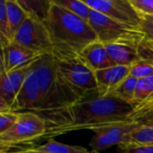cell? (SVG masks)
<instances>
[{
	"label": "cell",
	"instance_id": "1",
	"mask_svg": "<svg viewBox=\"0 0 153 153\" xmlns=\"http://www.w3.org/2000/svg\"><path fill=\"white\" fill-rule=\"evenodd\" d=\"M134 106L112 96L95 95L42 116L47 122L44 138L80 130H95L107 126L129 121ZM132 121V120H131Z\"/></svg>",
	"mask_w": 153,
	"mask_h": 153
},
{
	"label": "cell",
	"instance_id": "2",
	"mask_svg": "<svg viewBox=\"0 0 153 153\" xmlns=\"http://www.w3.org/2000/svg\"><path fill=\"white\" fill-rule=\"evenodd\" d=\"M53 43L52 55L64 57L81 55L98 38L90 23L51 0L48 15L44 22Z\"/></svg>",
	"mask_w": 153,
	"mask_h": 153
},
{
	"label": "cell",
	"instance_id": "3",
	"mask_svg": "<svg viewBox=\"0 0 153 153\" xmlns=\"http://www.w3.org/2000/svg\"><path fill=\"white\" fill-rule=\"evenodd\" d=\"M31 66L41 96L42 108L38 115L42 117L82 100L58 72L52 54L40 56Z\"/></svg>",
	"mask_w": 153,
	"mask_h": 153
},
{
	"label": "cell",
	"instance_id": "4",
	"mask_svg": "<svg viewBox=\"0 0 153 153\" xmlns=\"http://www.w3.org/2000/svg\"><path fill=\"white\" fill-rule=\"evenodd\" d=\"M54 57L60 74L82 100L100 95L95 72L81 55Z\"/></svg>",
	"mask_w": 153,
	"mask_h": 153
},
{
	"label": "cell",
	"instance_id": "5",
	"mask_svg": "<svg viewBox=\"0 0 153 153\" xmlns=\"http://www.w3.org/2000/svg\"><path fill=\"white\" fill-rule=\"evenodd\" d=\"M47 132V122L34 112H19L15 124L6 132L0 134L1 153L11 148L36 139L44 138Z\"/></svg>",
	"mask_w": 153,
	"mask_h": 153
},
{
	"label": "cell",
	"instance_id": "6",
	"mask_svg": "<svg viewBox=\"0 0 153 153\" xmlns=\"http://www.w3.org/2000/svg\"><path fill=\"white\" fill-rule=\"evenodd\" d=\"M89 23L94 30L98 40L102 43L114 41L141 42L145 38V34L140 28L118 22L92 9Z\"/></svg>",
	"mask_w": 153,
	"mask_h": 153
},
{
	"label": "cell",
	"instance_id": "7",
	"mask_svg": "<svg viewBox=\"0 0 153 153\" xmlns=\"http://www.w3.org/2000/svg\"><path fill=\"white\" fill-rule=\"evenodd\" d=\"M13 41L39 55L52 54L53 43L45 23L28 16L14 35Z\"/></svg>",
	"mask_w": 153,
	"mask_h": 153
},
{
	"label": "cell",
	"instance_id": "8",
	"mask_svg": "<svg viewBox=\"0 0 153 153\" xmlns=\"http://www.w3.org/2000/svg\"><path fill=\"white\" fill-rule=\"evenodd\" d=\"M138 126V122L129 120L99 128L94 131L90 146L93 152L98 153L115 145H126L130 134Z\"/></svg>",
	"mask_w": 153,
	"mask_h": 153
},
{
	"label": "cell",
	"instance_id": "9",
	"mask_svg": "<svg viewBox=\"0 0 153 153\" xmlns=\"http://www.w3.org/2000/svg\"><path fill=\"white\" fill-rule=\"evenodd\" d=\"M84 2L92 10L118 22L135 28L141 26L142 15L133 6L130 0H84Z\"/></svg>",
	"mask_w": 153,
	"mask_h": 153
},
{
	"label": "cell",
	"instance_id": "10",
	"mask_svg": "<svg viewBox=\"0 0 153 153\" xmlns=\"http://www.w3.org/2000/svg\"><path fill=\"white\" fill-rule=\"evenodd\" d=\"M30 66L10 73L0 70V113L13 111L15 100L22 87Z\"/></svg>",
	"mask_w": 153,
	"mask_h": 153
},
{
	"label": "cell",
	"instance_id": "11",
	"mask_svg": "<svg viewBox=\"0 0 153 153\" xmlns=\"http://www.w3.org/2000/svg\"><path fill=\"white\" fill-rule=\"evenodd\" d=\"M42 108L41 96L37 82L36 75L32 66L30 65V70L27 74L22 87L15 100L13 107L14 112H34L40 113Z\"/></svg>",
	"mask_w": 153,
	"mask_h": 153
},
{
	"label": "cell",
	"instance_id": "12",
	"mask_svg": "<svg viewBox=\"0 0 153 153\" xmlns=\"http://www.w3.org/2000/svg\"><path fill=\"white\" fill-rule=\"evenodd\" d=\"M1 68L5 73L30 66L40 56L13 41L1 43Z\"/></svg>",
	"mask_w": 153,
	"mask_h": 153
},
{
	"label": "cell",
	"instance_id": "13",
	"mask_svg": "<svg viewBox=\"0 0 153 153\" xmlns=\"http://www.w3.org/2000/svg\"><path fill=\"white\" fill-rule=\"evenodd\" d=\"M98 91L100 97L108 96L126 77L130 75V66L114 65L95 72Z\"/></svg>",
	"mask_w": 153,
	"mask_h": 153
},
{
	"label": "cell",
	"instance_id": "14",
	"mask_svg": "<svg viewBox=\"0 0 153 153\" xmlns=\"http://www.w3.org/2000/svg\"><path fill=\"white\" fill-rule=\"evenodd\" d=\"M140 42L135 41H114L104 43L106 49L116 65L131 66L140 60Z\"/></svg>",
	"mask_w": 153,
	"mask_h": 153
},
{
	"label": "cell",
	"instance_id": "15",
	"mask_svg": "<svg viewBox=\"0 0 153 153\" xmlns=\"http://www.w3.org/2000/svg\"><path fill=\"white\" fill-rule=\"evenodd\" d=\"M88 65L94 71L98 72L116 65L110 58L104 43L96 40L88 45L81 53Z\"/></svg>",
	"mask_w": 153,
	"mask_h": 153
},
{
	"label": "cell",
	"instance_id": "16",
	"mask_svg": "<svg viewBox=\"0 0 153 153\" xmlns=\"http://www.w3.org/2000/svg\"><path fill=\"white\" fill-rule=\"evenodd\" d=\"M5 4L7 19L9 23V30L13 39L20 27L27 19L28 14L21 6L18 0H5Z\"/></svg>",
	"mask_w": 153,
	"mask_h": 153
},
{
	"label": "cell",
	"instance_id": "17",
	"mask_svg": "<svg viewBox=\"0 0 153 153\" xmlns=\"http://www.w3.org/2000/svg\"><path fill=\"white\" fill-rule=\"evenodd\" d=\"M126 145H153V122L139 123L130 134Z\"/></svg>",
	"mask_w": 153,
	"mask_h": 153
},
{
	"label": "cell",
	"instance_id": "18",
	"mask_svg": "<svg viewBox=\"0 0 153 153\" xmlns=\"http://www.w3.org/2000/svg\"><path fill=\"white\" fill-rule=\"evenodd\" d=\"M21 6L27 13L28 16L45 22L51 5V0L48 1H33V0H18Z\"/></svg>",
	"mask_w": 153,
	"mask_h": 153
},
{
	"label": "cell",
	"instance_id": "19",
	"mask_svg": "<svg viewBox=\"0 0 153 153\" xmlns=\"http://www.w3.org/2000/svg\"><path fill=\"white\" fill-rule=\"evenodd\" d=\"M138 79L129 75L126 77L108 96L117 98L123 101L130 103L134 106V91Z\"/></svg>",
	"mask_w": 153,
	"mask_h": 153
},
{
	"label": "cell",
	"instance_id": "20",
	"mask_svg": "<svg viewBox=\"0 0 153 153\" xmlns=\"http://www.w3.org/2000/svg\"><path fill=\"white\" fill-rule=\"evenodd\" d=\"M35 148L46 153H94L83 147L61 143L54 139H48L46 143L36 146Z\"/></svg>",
	"mask_w": 153,
	"mask_h": 153
},
{
	"label": "cell",
	"instance_id": "21",
	"mask_svg": "<svg viewBox=\"0 0 153 153\" xmlns=\"http://www.w3.org/2000/svg\"><path fill=\"white\" fill-rule=\"evenodd\" d=\"M153 97V74L138 79L134 99V108Z\"/></svg>",
	"mask_w": 153,
	"mask_h": 153
},
{
	"label": "cell",
	"instance_id": "22",
	"mask_svg": "<svg viewBox=\"0 0 153 153\" xmlns=\"http://www.w3.org/2000/svg\"><path fill=\"white\" fill-rule=\"evenodd\" d=\"M57 4L67 9L74 14L89 22L91 8L84 2V0H54Z\"/></svg>",
	"mask_w": 153,
	"mask_h": 153
},
{
	"label": "cell",
	"instance_id": "23",
	"mask_svg": "<svg viewBox=\"0 0 153 153\" xmlns=\"http://www.w3.org/2000/svg\"><path fill=\"white\" fill-rule=\"evenodd\" d=\"M13 41L10 30L9 23L6 13L5 0L0 1V43H7Z\"/></svg>",
	"mask_w": 153,
	"mask_h": 153
},
{
	"label": "cell",
	"instance_id": "24",
	"mask_svg": "<svg viewBox=\"0 0 153 153\" xmlns=\"http://www.w3.org/2000/svg\"><path fill=\"white\" fill-rule=\"evenodd\" d=\"M152 74H153V66L141 58L130 66V75L136 79H142Z\"/></svg>",
	"mask_w": 153,
	"mask_h": 153
},
{
	"label": "cell",
	"instance_id": "25",
	"mask_svg": "<svg viewBox=\"0 0 153 153\" xmlns=\"http://www.w3.org/2000/svg\"><path fill=\"white\" fill-rule=\"evenodd\" d=\"M152 113H153V97L139 105H136L134 108V111L130 117V120L137 121L141 117Z\"/></svg>",
	"mask_w": 153,
	"mask_h": 153
},
{
	"label": "cell",
	"instance_id": "26",
	"mask_svg": "<svg viewBox=\"0 0 153 153\" xmlns=\"http://www.w3.org/2000/svg\"><path fill=\"white\" fill-rule=\"evenodd\" d=\"M140 58L149 62L153 66V40L144 38L138 47Z\"/></svg>",
	"mask_w": 153,
	"mask_h": 153
},
{
	"label": "cell",
	"instance_id": "27",
	"mask_svg": "<svg viewBox=\"0 0 153 153\" xmlns=\"http://www.w3.org/2000/svg\"><path fill=\"white\" fill-rule=\"evenodd\" d=\"M18 117L19 112L9 111L0 113V134H3L10 129L17 121Z\"/></svg>",
	"mask_w": 153,
	"mask_h": 153
},
{
	"label": "cell",
	"instance_id": "28",
	"mask_svg": "<svg viewBox=\"0 0 153 153\" xmlns=\"http://www.w3.org/2000/svg\"><path fill=\"white\" fill-rule=\"evenodd\" d=\"M141 15L153 16V0H130Z\"/></svg>",
	"mask_w": 153,
	"mask_h": 153
},
{
	"label": "cell",
	"instance_id": "29",
	"mask_svg": "<svg viewBox=\"0 0 153 153\" xmlns=\"http://www.w3.org/2000/svg\"><path fill=\"white\" fill-rule=\"evenodd\" d=\"M119 149V153H153V145H126Z\"/></svg>",
	"mask_w": 153,
	"mask_h": 153
},
{
	"label": "cell",
	"instance_id": "30",
	"mask_svg": "<svg viewBox=\"0 0 153 153\" xmlns=\"http://www.w3.org/2000/svg\"><path fill=\"white\" fill-rule=\"evenodd\" d=\"M141 30L145 34V38L153 40V16L142 15Z\"/></svg>",
	"mask_w": 153,
	"mask_h": 153
},
{
	"label": "cell",
	"instance_id": "31",
	"mask_svg": "<svg viewBox=\"0 0 153 153\" xmlns=\"http://www.w3.org/2000/svg\"><path fill=\"white\" fill-rule=\"evenodd\" d=\"M3 153H46L41 151L37 150L35 147L34 148H28V149H21L18 151H8L6 152Z\"/></svg>",
	"mask_w": 153,
	"mask_h": 153
},
{
	"label": "cell",
	"instance_id": "32",
	"mask_svg": "<svg viewBox=\"0 0 153 153\" xmlns=\"http://www.w3.org/2000/svg\"><path fill=\"white\" fill-rule=\"evenodd\" d=\"M135 122H139V123H144V122H153V113L146 115L143 117H141L140 119H138Z\"/></svg>",
	"mask_w": 153,
	"mask_h": 153
}]
</instances>
